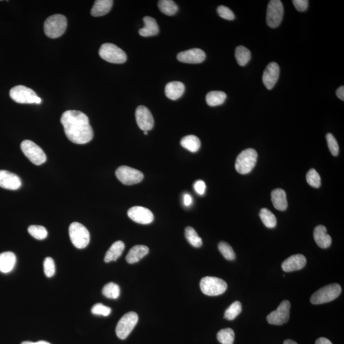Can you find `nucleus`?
<instances>
[{"instance_id": "nucleus-1", "label": "nucleus", "mask_w": 344, "mask_h": 344, "mask_svg": "<svg viewBox=\"0 0 344 344\" xmlns=\"http://www.w3.org/2000/svg\"><path fill=\"white\" fill-rule=\"evenodd\" d=\"M61 123L64 133L71 142L85 144L93 139V130L88 117L78 110H67L63 114Z\"/></svg>"}, {"instance_id": "nucleus-2", "label": "nucleus", "mask_w": 344, "mask_h": 344, "mask_svg": "<svg viewBox=\"0 0 344 344\" xmlns=\"http://www.w3.org/2000/svg\"><path fill=\"white\" fill-rule=\"evenodd\" d=\"M67 20L62 14H55L48 17L44 23V32L48 37L57 38L66 31Z\"/></svg>"}, {"instance_id": "nucleus-3", "label": "nucleus", "mask_w": 344, "mask_h": 344, "mask_svg": "<svg viewBox=\"0 0 344 344\" xmlns=\"http://www.w3.org/2000/svg\"><path fill=\"white\" fill-rule=\"evenodd\" d=\"M257 153L254 149H248L240 153L235 162V168L241 174H248L256 165Z\"/></svg>"}, {"instance_id": "nucleus-4", "label": "nucleus", "mask_w": 344, "mask_h": 344, "mask_svg": "<svg viewBox=\"0 0 344 344\" xmlns=\"http://www.w3.org/2000/svg\"><path fill=\"white\" fill-rule=\"evenodd\" d=\"M341 292V285L338 284L326 285L312 295L311 303L313 305H319L332 302L339 297Z\"/></svg>"}, {"instance_id": "nucleus-5", "label": "nucleus", "mask_w": 344, "mask_h": 344, "mask_svg": "<svg viewBox=\"0 0 344 344\" xmlns=\"http://www.w3.org/2000/svg\"><path fill=\"white\" fill-rule=\"evenodd\" d=\"M201 291L205 295L215 296L222 295L226 291L228 285L222 279L215 277H205L200 281Z\"/></svg>"}, {"instance_id": "nucleus-6", "label": "nucleus", "mask_w": 344, "mask_h": 344, "mask_svg": "<svg viewBox=\"0 0 344 344\" xmlns=\"http://www.w3.org/2000/svg\"><path fill=\"white\" fill-rule=\"evenodd\" d=\"M99 55L106 62L114 64H122L126 62L127 56L124 51L113 44L106 43L101 45Z\"/></svg>"}, {"instance_id": "nucleus-7", "label": "nucleus", "mask_w": 344, "mask_h": 344, "mask_svg": "<svg viewBox=\"0 0 344 344\" xmlns=\"http://www.w3.org/2000/svg\"><path fill=\"white\" fill-rule=\"evenodd\" d=\"M69 235L73 245L77 249L86 248L90 242V234L84 225L79 222H72L69 227Z\"/></svg>"}, {"instance_id": "nucleus-8", "label": "nucleus", "mask_w": 344, "mask_h": 344, "mask_svg": "<svg viewBox=\"0 0 344 344\" xmlns=\"http://www.w3.org/2000/svg\"><path fill=\"white\" fill-rule=\"evenodd\" d=\"M10 96L13 100L19 103L40 104L42 102V99L39 98L33 90L25 86H16L12 88Z\"/></svg>"}, {"instance_id": "nucleus-9", "label": "nucleus", "mask_w": 344, "mask_h": 344, "mask_svg": "<svg viewBox=\"0 0 344 344\" xmlns=\"http://www.w3.org/2000/svg\"><path fill=\"white\" fill-rule=\"evenodd\" d=\"M21 148L24 155L35 165H41L46 161L47 157L44 151L31 140H24L21 143Z\"/></svg>"}, {"instance_id": "nucleus-10", "label": "nucleus", "mask_w": 344, "mask_h": 344, "mask_svg": "<svg viewBox=\"0 0 344 344\" xmlns=\"http://www.w3.org/2000/svg\"><path fill=\"white\" fill-rule=\"evenodd\" d=\"M138 316L137 313L129 312L123 315L116 326L117 336L120 339H126L137 325Z\"/></svg>"}, {"instance_id": "nucleus-11", "label": "nucleus", "mask_w": 344, "mask_h": 344, "mask_svg": "<svg viewBox=\"0 0 344 344\" xmlns=\"http://www.w3.org/2000/svg\"><path fill=\"white\" fill-rule=\"evenodd\" d=\"M284 16V6L280 0H272L267 6V23L270 28L278 27Z\"/></svg>"}, {"instance_id": "nucleus-12", "label": "nucleus", "mask_w": 344, "mask_h": 344, "mask_svg": "<svg viewBox=\"0 0 344 344\" xmlns=\"http://www.w3.org/2000/svg\"><path fill=\"white\" fill-rule=\"evenodd\" d=\"M117 178L123 185H133L140 183L144 179L142 172L127 166H121L116 171Z\"/></svg>"}, {"instance_id": "nucleus-13", "label": "nucleus", "mask_w": 344, "mask_h": 344, "mask_svg": "<svg viewBox=\"0 0 344 344\" xmlns=\"http://www.w3.org/2000/svg\"><path fill=\"white\" fill-rule=\"evenodd\" d=\"M291 304L288 300H284L276 311L268 315L267 319L270 324L282 325L289 321Z\"/></svg>"}, {"instance_id": "nucleus-14", "label": "nucleus", "mask_w": 344, "mask_h": 344, "mask_svg": "<svg viewBox=\"0 0 344 344\" xmlns=\"http://www.w3.org/2000/svg\"><path fill=\"white\" fill-rule=\"evenodd\" d=\"M127 216L134 222L142 224H149L154 220L152 212L144 207H131L127 211Z\"/></svg>"}, {"instance_id": "nucleus-15", "label": "nucleus", "mask_w": 344, "mask_h": 344, "mask_svg": "<svg viewBox=\"0 0 344 344\" xmlns=\"http://www.w3.org/2000/svg\"><path fill=\"white\" fill-rule=\"evenodd\" d=\"M135 117L138 126L142 130L148 131L153 128L155 121L148 108L139 106L136 110Z\"/></svg>"}, {"instance_id": "nucleus-16", "label": "nucleus", "mask_w": 344, "mask_h": 344, "mask_svg": "<svg viewBox=\"0 0 344 344\" xmlns=\"http://www.w3.org/2000/svg\"><path fill=\"white\" fill-rule=\"evenodd\" d=\"M177 60L182 63L189 64L201 63L206 58L205 52L200 49H191L181 52L177 56Z\"/></svg>"}, {"instance_id": "nucleus-17", "label": "nucleus", "mask_w": 344, "mask_h": 344, "mask_svg": "<svg viewBox=\"0 0 344 344\" xmlns=\"http://www.w3.org/2000/svg\"><path fill=\"white\" fill-rule=\"evenodd\" d=\"M279 74L280 68L276 63H270L266 67L263 75V82L268 90L274 88L278 81Z\"/></svg>"}, {"instance_id": "nucleus-18", "label": "nucleus", "mask_w": 344, "mask_h": 344, "mask_svg": "<svg viewBox=\"0 0 344 344\" xmlns=\"http://www.w3.org/2000/svg\"><path fill=\"white\" fill-rule=\"evenodd\" d=\"M22 182L18 175L6 170H0V187L9 190L21 188Z\"/></svg>"}, {"instance_id": "nucleus-19", "label": "nucleus", "mask_w": 344, "mask_h": 344, "mask_svg": "<svg viewBox=\"0 0 344 344\" xmlns=\"http://www.w3.org/2000/svg\"><path fill=\"white\" fill-rule=\"evenodd\" d=\"M307 263L306 257L302 254H295L285 259L282 264V268L285 272L296 271L302 269Z\"/></svg>"}, {"instance_id": "nucleus-20", "label": "nucleus", "mask_w": 344, "mask_h": 344, "mask_svg": "<svg viewBox=\"0 0 344 344\" xmlns=\"http://www.w3.org/2000/svg\"><path fill=\"white\" fill-rule=\"evenodd\" d=\"M313 238L319 248H328L332 244V237L328 234L327 229L323 225H319L315 227L313 231Z\"/></svg>"}, {"instance_id": "nucleus-21", "label": "nucleus", "mask_w": 344, "mask_h": 344, "mask_svg": "<svg viewBox=\"0 0 344 344\" xmlns=\"http://www.w3.org/2000/svg\"><path fill=\"white\" fill-rule=\"evenodd\" d=\"M16 256L12 252H5L0 254V272L7 274L11 272L16 264Z\"/></svg>"}, {"instance_id": "nucleus-22", "label": "nucleus", "mask_w": 344, "mask_h": 344, "mask_svg": "<svg viewBox=\"0 0 344 344\" xmlns=\"http://www.w3.org/2000/svg\"><path fill=\"white\" fill-rule=\"evenodd\" d=\"M144 27L139 30V34L144 37L157 35L159 33V27L156 21L153 17L146 16L143 19Z\"/></svg>"}, {"instance_id": "nucleus-23", "label": "nucleus", "mask_w": 344, "mask_h": 344, "mask_svg": "<svg viewBox=\"0 0 344 344\" xmlns=\"http://www.w3.org/2000/svg\"><path fill=\"white\" fill-rule=\"evenodd\" d=\"M185 90V86L182 82L179 81L171 82L166 84L165 87L166 96L172 100H176L183 96Z\"/></svg>"}, {"instance_id": "nucleus-24", "label": "nucleus", "mask_w": 344, "mask_h": 344, "mask_svg": "<svg viewBox=\"0 0 344 344\" xmlns=\"http://www.w3.org/2000/svg\"><path fill=\"white\" fill-rule=\"evenodd\" d=\"M148 247L144 245H137L133 247L127 253L126 257V261L129 264L138 262L143 257L148 254Z\"/></svg>"}, {"instance_id": "nucleus-25", "label": "nucleus", "mask_w": 344, "mask_h": 344, "mask_svg": "<svg viewBox=\"0 0 344 344\" xmlns=\"http://www.w3.org/2000/svg\"><path fill=\"white\" fill-rule=\"evenodd\" d=\"M113 3L112 0H96L91 10V14L94 17L103 16L110 11Z\"/></svg>"}, {"instance_id": "nucleus-26", "label": "nucleus", "mask_w": 344, "mask_h": 344, "mask_svg": "<svg viewBox=\"0 0 344 344\" xmlns=\"http://www.w3.org/2000/svg\"><path fill=\"white\" fill-rule=\"evenodd\" d=\"M271 198L272 203L276 209L281 211H284L287 209V201L284 190L280 188L273 190L271 193Z\"/></svg>"}, {"instance_id": "nucleus-27", "label": "nucleus", "mask_w": 344, "mask_h": 344, "mask_svg": "<svg viewBox=\"0 0 344 344\" xmlns=\"http://www.w3.org/2000/svg\"><path fill=\"white\" fill-rule=\"evenodd\" d=\"M125 248L124 242L120 241L114 242L110 247L109 250H108L107 253H106L104 260H105L106 263L116 261L123 254Z\"/></svg>"}, {"instance_id": "nucleus-28", "label": "nucleus", "mask_w": 344, "mask_h": 344, "mask_svg": "<svg viewBox=\"0 0 344 344\" xmlns=\"http://www.w3.org/2000/svg\"><path fill=\"white\" fill-rule=\"evenodd\" d=\"M181 146L191 153H196L201 146L200 139L195 135H188L183 138L181 141Z\"/></svg>"}, {"instance_id": "nucleus-29", "label": "nucleus", "mask_w": 344, "mask_h": 344, "mask_svg": "<svg viewBox=\"0 0 344 344\" xmlns=\"http://www.w3.org/2000/svg\"><path fill=\"white\" fill-rule=\"evenodd\" d=\"M226 93L219 91H214L208 93L206 96V101L208 105L211 107L222 105L226 99Z\"/></svg>"}, {"instance_id": "nucleus-30", "label": "nucleus", "mask_w": 344, "mask_h": 344, "mask_svg": "<svg viewBox=\"0 0 344 344\" xmlns=\"http://www.w3.org/2000/svg\"><path fill=\"white\" fill-rule=\"evenodd\" d=\"M235 55L238 64L241 66L246 65L251 58L250 50L242 45L236 48Z\"/></svg>"}, {"instance_id": "nucleus-31", "label": "nucleus", "mask_w": 344, "mask_h": 344, "mask_svg": "<svg viewBox=\"0 0 344 344\" xmlns=\"http://www.w3.org/2000/svg\"><path fill=\"white\" fill-rule=\"evenodd\" d=\"M158 7L160 11L167 16H174L178 11V6L172 0H160Z\"/></svg>"}, {"instance_id": "nucleus-32", "label": "nucleus", "mask_w": 344, "mask_h": 344, "mask_svg": "<svg viewBox=\"0 0 344 344\" xmlns=\"http://www.w3.org/2000/svg\"><path fill=\"white\" fill-rule=\"evenodd\" d=\"M259 217L263 222L264 225L268 228H274L277 225V219L269 210L263 208L259 213Z\"/></svg>"}, {"instance_id": "nucleus-33", "label": "nucleus", "mask_w": 344, "mask_h": 344, "mask_svg": "<svg viewBox=\"0 0 344 344\" xmlns=\"http://www.w3.org/2000/svg\"><path fill=\"white\" fill-rule=\"evenodd\" d=\"M185 235L186 239L191 246L194 248H200L202 247V240L199 237L195 229L192 227L188 226L185 229Z\"/></svg>"}, {"instance_id": "nucleus-34", "label": "nucleus", "mask_w": 344, "mask_h": 344, "mask_svg": "<svg viewBox=\"0 0 344 344\" xmlns=\"http://www.w3.org/2000/svg\"><path fill=\"white\" fill-rule=\"evenodd\" d=\"M217 339L222 344H233L235 341L234 331L231 328H225L218 333Z\"/></svg>"}, {"instance_id": "nucleus-35", "label": "nucleus", "mask_w": 344, "mask_h": 344, "mask_svg": "<svg viewBox=\"0 0 344 344\" xmlns=\"http://www.w3.org/2000/svg\"><path fill=\"white\" fill-rule=\"evenodd\" d=\"M120 287L114 282H109L103 287L102 293L110 299H117L120 295Z\"/></svg>"}, {"instance_id": "nucleus-36", "label": "nucleus", "mask_w": 344, "mask_h": 344, "mask_svg": "<svg viewBox=\"0 0 344 344\" xmlns=\"http://www.w3.org/2000/svg\"><path fill=\"white\" fill-rule=\"evenodd\" d=\"M242 310L241 303L237 301V302L233 303L225 312L224 317L229 321H232L241 313Z\"/></svg>"}, {"instance_id": "nucleus-37", "label": "nucleus", "mask_w": 344, "mask_h": 344, "mask_svg": "<svg viewBox=\"0 0 344 344\" xmlns=\"http://www.w3.org/2000/svg\"><path fill=\"white\" fill-rule=\"evenodd\" d=\"M28 231L32 237L37 240H44L48 235L46 228L39 225H31L29 226Z\"/></svg>"}, {"instance_id": "nucleus-38", "label": "nucleus", "mask_w": 344, "mask_h": 344, "mask_svg": "<svg viewBox=\"0 0 344 344\" xmlns=\"http://www.w3.org/2000/svg\"><path fill=\"white\" fill-rule=\"evenodd\" d=\"M219 250L227 260L232 261L235 259V253L233 248L228 243L221 242L219 244Z\"/></svg>"}, {"instance_id": "nucleus-39", "label": "nucleus", "mask_w": 344, "mask_h": 344, "mask_svg": "<svg viewBox=\"0 0 344 344\" xmlns=\"http://www.w3.org/2000/svg\"><path fill=\"white\" fill-rule=\"evenodd\" d=\"M307 183L312 187L319 188L321 185V177L318 172L313 168L309 171L306 175Z\"/></svg>"}, {"instance_id": "nucleus-40", "label": "nucleus", "mask_w": 344, "mask_h": 344, "mask_svg": "<svg viewBox=\"0 0 344 344\" xmlns=\"http://www.w3.org/2000/svg\"><path fill=\"white\" fill-rule=\"evenodd\" d=\"M327 140L328 148L330 149L331 154L334 156H337L339 153V147L338 142L335 139L334 136L332 133H328L326 136Z\"/></svg>"}, {"instance_id": "nucleus-41", "label": "nucleus", "mask_w": 344, "mask_h": 344, "mask_svg": "<svg viewBox=\"0 0 344 344\" xmlns=\"http://www.w3.org/2000/svg\"><path fill=\"white\" fill-rule=\"evenodd\" d=\"M44 269L45 276L47 278H52L55 274V263L51 257H48L44 261Z\"/></svg>"}, {"instance_id": "nucleus-42", "label": "nucleus", "mask_w": 344, "mask_h": 344, "mask_svg": "<svg viewBox=\"0 0 344 344\" xmlns=\"http://www.w3.org/2000/svg\"><path fill=\"white\" fill-rule=\"evenodd\" d=\"M112 310L110 307L104 306L102 304H96L92 307V313L93 314L108 316L111 313Z\"/></svg>"}, {"instance_id": "nucleus-43", "label": "nucleus", "mask_w": 344, "mask_h": 344, "mask_svg": "<svg viewBox=\"0 0 344 344\" xmlns=\"http://www.w3.org/2000/svg\"><path fill=\"white\" fill-rule=\"evenodd\" d=\"M219 16L226 20L232 21L235 19L234 13L225 6H218L217 10Z\"/></svg>"}, {"instance_id": "nucleus-44", "label": "nucleus", "mask_w": 344, "mask_h": 344, "mask_svg": "<svg viewBox=\"0 0 344 344\" xmlns=\"http://www.w3.org/2000/svg\"><path fill=\"white\" fill-rule=\"evenodd\" d=\"M293 3L298 11L304 12L308 8L309 1L307 0H293Z\"/></svg>"}, {"instance_id": "nucleus-45", "label": "nucleus", "mask_w": 344, "mask_h": 344, "mask_svg": "<svg viewBox=\"0 0 344 344\" xmlns=\"http://www.w3.org/2000/svg\"><path fill=\"white\" fill-rule=\"evenodd\" d=\"M194 188L197 193L203 195L205 193V189H206V185H205L204 181L199 180L194 183Z\"/></svg>"}, {"instance_id": "nucleus-46", "label": "nucleus", "mask_w": 344, "mask_h": 344, "mask_svg": "<svg viewBox=\"0 0 344 344\" xmlns=\"http://www.w3.org/2000/svg\"><path fill=\"white\" fill-rule=\"evenodd\" d=\"M336 94L339 98L341 100L344 101V86H341L338 90H337Z\"/></svg>"}, {"instance_id": "nucleus-47", "label": "nucleus", "mask_w": 344, "mask_h": 344, "mask_svg": "<svg viewBox=\"0 0 344 344\" xmlns=\"http://www.w3.org/2000/svg\"><path fill=\"white\" fill-rule=\"evenodd\" d=\"M184 203L186 206H189L192 203V198L189 194H185L184 195Z\"/></svg>"}, {"instance_id": "nucleus-48", "label": "nucleus", "mask_w": 344, "mask_h": 344, "mask_svg": "<svg viewBox=\"0 0 344 344\" xmlns=\"http://www.w3.org/2000/svg\"><path fill=\"white\" fill-rule=\"evenodd\" d=\"M315 344H333L332 342L329 341L328 339L321 337L315 341Z\"/></svg>"}, {"instance_id": "nucleus-49", "label": "nucleus", "mask_w": 344, "mask_h": 344, "mask_svg": "<svg viewBox=\"0 0 344 344\" xmlns=\"http://www.w3.org/2000/svg\"><path fill=\"white\" fill-rule=\"evenodd\" d=\"M21 344H50L49 343H47L46 341H38L36 342V343H33V342H30V341H25L23 342V343H21Z\"/></svg>"}, {"instance_id": "nucleus-50", "label": "nucleus", "mask_w": 344, "mask_h": 344, "mask_svg": "<svg viewBox=\"0 0 344 344\" xmlns=\"http://www.w3.org/2000/svg\"><path fill=\"white\" fill-rule=\"evenodd\" d=\"M284 344H298L296 342L292 341V340H286L284 341Z\"/></svg>"}, {"instance_id": "nucleus-51", "label": "nucleus", "mask_w": 344, "mask_h": 344, "mask_svg": "<svg viewBox=\"0 0 344 344\" xmlns=\"http://www.w3.org/2000/svg\"><path fill=\"white\" fill-rule=\"evenodd\" d=\"M144 135H147L148 134V131H144Z\"/></svg>"}]
</instances>
